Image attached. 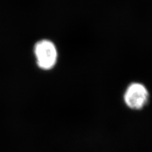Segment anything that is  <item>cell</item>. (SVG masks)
Masks as SVG:
<instances>
[{
	"instance_id": "1",
	"label": "cell",
	"mask_w": 152,
	"mask_h": 152,
	"mask_svg": "<svg viewBox=\"0 0 152 152\" xmlns=\"http://www.w3.org/2000/svg\"><path fill=\"white\" fill-rule=\"evenodd\" d=\"M150 93L146 86L140 82H132L127 86L123 94L127 107L132 110H141L148 104Z\"/></svg>"
},
{
	"instance_id": "2",
	"label": "cell",
	"mask_w": 152,
	"mask_h": 152,
	"mask_svg": "<svg viewBox=\"0 0 152 152\" xmlns=\"http://www.w3.org/2000/svg\"><path fill=\"white\" fill-rule=\"evenodd\" d=\"M34 54L36 63L43 70H50L55 67L58 61V50L53 42L42 39L34 46Z\"/></svg>"
}]
</instances>
